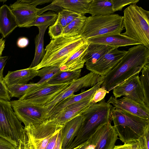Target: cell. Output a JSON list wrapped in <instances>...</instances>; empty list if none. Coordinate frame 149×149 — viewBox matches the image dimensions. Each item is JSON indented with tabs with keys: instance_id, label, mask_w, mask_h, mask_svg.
I'll list each match as a JSON object with an SVG mask.
<instances>
[{
	"instance_id": "1",
	"label": "cell",
	"mask_w": 149,
	"mask_h": 149,
	"mask_svg": "<svg viewBox=\"0 0 149 149\" xmlns=\"http://www.w3.org/2000/svg\"><path fill=\"white\" fill-rule=\"evenodd\" d=\"M120 61L105 76L101 86L109 92L132 77L138 75L149 64V49L138 45L129 49Z\"/></svg>"
},
{
	"instance_id": "2",
	"label": "cell",
	"mask_w": 149,
	"mask_h": 149,
	"mask_svg": "<svg viewBox=\"0 0 149 149\" xmlns=\"http://www.w3.org/2000/svg\"><path fill=\"white\" fill-rule=\"evenodd\" d=\"M113 106L103 99L96 103H91L81 114L84 117L75 138L66 149H72L88 140L98 128L112 121L111 114Z\"/></svg>"
},
{
	"instance_id": "3",
	"label": "cell",
	"mask_w": 149,
	"mask_h": 149,
	"mask_svg": "<svg viewBox=\"0 0 149 149\" xmlns=\"http://www.w3.org/2000/svg\"><path fill=\"white\" fill-rule=\"evenodd\" d=\"M88 41L80 35L70 37H61L52 40L46 47L43 59L33 68L38 70L47 66L59 67Z\"/></svg>"
},
{
	"instance_id": "4",
	"label": "cell",
	"mask_w": 149,
	"mask_h": 149,
	"mask_svg": "<svg viewBox=\"0 0 149 149\" xmlns=\"http://www.w3.org/2000/svg\"><path fill=\"white\" fill-rule=\"evenodd\" d=\"M123 34L138 41L149 49V12L136 4H132L124 10Z\"/></svg>"
},
{
	"instance_id": "5",
	"label": "cell",
	"mask_w": 149,
	"mask_h": 149,
	"mask_svg": "<svg viewBox=\"0 0 149 149\" xmlns=\"http://www.w3.org/2000/svg\"><path fill=\"white\" fill-rule=\"evenodd\" d=\"M111 120L119 139L124 143L137 140L149 127V120L142 118L114 107Z\"/></svg>"
},
{
	"instance_id": "6",
	"label": "cell",
	"mask_w": 149,
	"mask_h": 149,
	"mask_svg": "<svg viewBox=\"0 0 149 149\" xmlns=\"http://www.w3.org/2000/svg\"><path fill=\"white\" fill-rule=\"evenodd\" d=\"M123 16L118 14L87 17L80 34L86 39L110 34L120 33Z\"/></svg>"
},
{
	"instance_id": "7",
	"label": "cell",
	"mask_w": 149,
	"mask_h": 149,
	"mask_svg": "<svg viewBox=\"0 0 149 149\" xmlns=\"http://www.w3.org/2000/svg\"><path fill=\"white\" fill-rule=\"evenodd\" d=\"M24 131L9 101L0 99V137L6 139L17 148Z\"/></svg>"
},
{
	"instance_id": "8",
	"label": "cell",
	"mask_w": 149,
	"mask_h": 149,
	"mask_svg": "<svg viewBox=\"0 0 149 149\" xmlns=\"http://www.w3.org/2000/svg\"><path fill=\"white\" fill-rule=\"evenodd\" d=\"M73 81L59 84L46 83L38 85L28 90L24 95L19 98L18 100L44 107L47 103L67 88Z\"/></svg>"
},
{
	"instance_id": "9",
	"label": "cell",
	"mask_w": 149,
	"mask_h": 149,
	"mask_svg": "<svg viewBox=\"0 0 149 149\" xmlns=\"http://www.w3.org/2000/svg\"><path fill=\"white\" fill-rule=\"evenodd\" d=\"M17 118L26 126L29 124H39L49 119L47 109L33 104L18 100L10 102Z\"/></svg>"
},
{
	"instance_id": "10",
	"label": "cell",
	"mask_w": 149,
	"mask_h": 149,
	"mask_svg": "<svg viewBox=\"0 0 149 149\" xmlns=\"http://www.w3.org/2000/svg\"><path fill=\"white\" fill-rule=\"evenodd\" d=\"M65 125L48 119L36 125L29 124L24 128L29 135L36 149H45L52 138L59 132Z\"/></svg>"
},
{
	"instance_id": "11",
	"label": "cell",
	"mask_w": 149,
	"mask_h": 149,
	"mask_svg": "<svg viewBox=\"0 0 149 149\" xmlns=\"http://www.w3.org/2000/svg\"><path fill=\"white\" fill-rule=\"evenodd\" d=\"M104 77L91 71L86 75L73 81L67 88L47 103L44 107L47 109L50 116V112L60 102L82 88L93 87L104 79Z\"/></svg>"
},
{
	"instance_id": "12",
	"label": "cell",
	"mask_w": 149,
	"mask_h": 149,
	"mask_svg": "<svg viewBox=\"0 0 149 149\" xmlns=\"http://www.w3.org/2000/svg\"><path fill=\"white\" fill-rule=\"evenodd\" d=\"M118 135L111 123L100 126L88 140L93 149H113Z\"/></svg>"
},
{
	"instance_id": "13",
	"label": "cell",
	"mask_w": 149,
	"mask_h": 149,
	"mask_svg": "<svg viewBox=\"0 0 149 149\" xmlns=\"http://www.w3.org/2000/svg\"><path fill=\"white\" fill-rule=\"evenodd\" d=\"M113 90V96L116 98L124 96L140 104L146 106L138 75L130 78Z\"/></svg>"
},
{
	"instance_id": "14",
	"label": "cell",
	"mask_w": 149,
	"mask_h": 149,
	"mask_svg": "<svg viewBox=\"0 0 149 149\" xmlns=\"http://www.w3.org/2000/svg\"><path fill=\"white\" fill-rule=\"evenodd\" d=\"M128 51H120L114 47L101 57L95 63L86 66V69L101 76H105L113 69Z\"/></svg>"
},
{
	"instance_id": "15",
	"label": "cell",
	"mask_w": 149,
	"mask_h": 149,
	"mask_svg": "<svg viewBox=\"0 0 149 149\" xmlns=\"http://www.w3.org/2000/svg\"><path fill=\"white\" fill-rule=\"evenodd\" d=\"M15 16L19 27H25L40 14L41 9L28 3L26 0H17L9 6Z\"/></svg>"
},
{
	"instance_id": "16",
	"label": "cell",
	"mask_w": 149,
	"mask_h": 149,
	"mask_svg": "<svg viewBox=\"0 0 149 149\" xmlns=\"http://www.w3.org/2000/svg\"><path fill=\"white\" fill-rule=\"evenodd\" d=\"M107 102L116 108L142 118L149 120V108L126 97L119 99L112 96Z\"/></svg>"
},
{
	"instance_id": "17",
	"label": "cell",
	"mask_w": 149,
	"mask_h": 149,
	"mask_svg": "<svg viewBox=\"0 0 149 149\" xmlns=\"http://www.w3.org/2000/svg\"><path fill=\"white\" fill-rule=\"evenodd\" d=\"M92 97L71 104L49 119L59 124L65 125L70 120L81 115L91 104Z\"/></svg>"
},
{
	"instance_id": "18",
	"label": "cell",
	"mask_w": 149,
	"mask_h": 149,
	"mask_svg": "<svg viewBox=\"0 0 149 149\" xmlns=\"http://www.w3.org/2000/svg\"><path fill=\"white\" fill-rule=\"evenodd\" d=\"M87 40L90 42L105 45L117 48L121 47L141 45L138 41L121 33L100 36Z\"/></svg>"
},
{
	"instance_id": "19",
	"label": "cell",
	"mask_w": 149,
	"mask_h": 149,
	"mask_svg": "<svg viewBox=\"0 0 149 149\" xmlns=\"http://www.w3.org/2000/svg\"><path fill=\"white\" fill-rule=\"evenodd\" d=\"M103 81L104 79L89 89L78 94H73L60 102L50 112V117L71 104L92 97L95 91L101 87Z\"/></svg>"
},
{
	"instance_id": "20",
	"label": "cell",
	"mask_w": 149,
	"mask_h": 149,
	"mask_svg": "<svg viewBox=\"0 0 149 149\" xmlns=\"http://www.w3.org/2000/svg\"><path fill=\"white\" fill-rule=\"evenodd\" d=\"M84 119V116L81 115L65 123L62 129L61 149H66L70 146L76 136Z\"/></svg>"
},
{
	"instance_id": "21",
	"label": "cell",
	"mask_w": 149,
	"mask_h": 149,
	"mask_svg": "<svg viewBox=\"0 0 149 149\" xmlns=\"http://www.w3.org/2000/svg\"><path fill=\"white\" fill-rule=\"evenodd\" d=\"M38 70L29 68L10 71H9L4 77L3 81L7 87L14 84H25L37 76Z\"/></svg>"
},
{
	"instance_id": "22",
	"label": "cell",
	"mask_w": 149,
	"mask_h": 149,
	"mask_svg": "<svg viewBox=\"0 0 149 149\" xmlns=\"http://www.w3.org/2000/svg\"><path fill=\"white\" fill-rule=\"evenodd\" d=\"M18 27L16 19L9 6L3 5L0 8V33L3 38L8 36Z\"/></svg>"
},
{
	"instance_id": "23",
	"label": "cell",
	"mask_w": 149,
	"mask_h": 149,
	"mask_svg": "<svg viewBox=\"0 0 149 149\" xmlns=\"http://www.w3.org/2000/svg\"><path fill=\"white\" fill-rule=\"evenodd\" d=\"M89 42L72 55L59 67L61 71H72L81 69L85 63L84 57L86 54Z\"/></svg>"
},
{
	"instance_id": "24",
	"label": "cell",
	"mask_w": 149,
	"mask_h": 149,
	"mask_svg": "<svg viewBox=\"0 0 149 149\" xmlns=\"http://www.w3.org/2000/svg\"><path fill=\"white\" fill-rule=\"evenodd\" d=\"M92 0H54L51 4L76 13H88Z\"/></svg>"
},
{
	"instance_id": "25",
	"label": "cell",
	"mask_w": 149,
	"mask_h": 149,
	"mask_svg": "<svg viewBox=\"0 0 149 149\" xmlns=\"http://www.w3.org/2000/svg\"><path fill=\"white\" fill-rule=\"evenodd\" d=\"M113 48L105 45L89 42L86 54L84 57L86 66L95 63L101 57Z\"/></svg>"
},
{
	"instance_id": "26",
	"label": "cell",
	"mask_w": 149,
	"mask_h": 149,
	"mask_svg": "<svg viewBox=\"0 0 149 149\" xmlns=\"http://www.w3.org/2000/svg\"><path fill=\"white\" fill-rule=\"evenodd\" d=\"M114 13L111 0H92L89 13L91 16L107 15Z\"/></svg>"
},
{
	"instance_id": "27",
	"label": "cell",
	"mask_w": 149,
	"mask_h": 149,
	"mask_svg": "<svg viewBox=\"0 0 149 149\" xmlns=\"http://www.w3.org/2000/svg\"><path fill=\"white\" fill-rule=\"evenodd\" d=\"M48 26L38 27L39 33L35 38V50L34 57L29 68H33L37 66L43 59L45 53L44 48V37Z\"/></svg>"
},
{
	"instance_id": "28",
	"label": "cell",
	"mask_w": 149,
	"mask_h": 149,
	"mask_svg": "<svg viewBox=\"0 0 149 149\" xmlns=\"http://www.w3.org/2000/svg\"><path fill=\"white\" fill-rule=\"evenodd\" d=\"M86 18L85 15L80 14L63 29L60 37H70L80 35Z\"/></svg>"
},
{
	"instance_id": "29",
	"label": "cell",
	"mask_w": 149,
	"mask_h": 149,
	"mask_svg": "<svg viewBox=\"0 0 149 149\" xmlns=\"http://www.w3.org/2000/svg\"><path fill=\"white\" fill-rule=\"evenodd\" d=\"M81 69L72 71H61L51 78L47 83L59 84L72 82L80 78Z\"/></svg>"
},
{
	"instance_id": "30",
	"label": "cell",
	"mask_w": 149,
	"mask_h": 149,
	"mask_svg": "<svg viewBox=\"0 0 149 149\" xmlns=\"http://www.w3.org/2000/svg\"><path fill=\"white\" fill-rule=\"evenodd\" d=\"M58 14L54 12L49 11L38 15L34 21L25 27L36 26L38 27L42 26H51L55 22Z\"/></svg>"
},
{
	"instance_id": "31",
	"label": "cell",
	"mask_w": 149,
	"mask_h": 149,
	"mask_svg": "<svg viewBox=\"0 0 149 149\" xmlns=\"http://www.w3.org/2000/svg\"><path fill=\"white\" fill-rule=\"evenodd\" d=\"M141 72L139 79L143 92L145 104L149 108V64L143 67Z\"/></svg>"
},
{
	"instance_id": "32",
	"label": "cell",
	"mask_w": 149,
	"mask_h": 149,
	"mask_svg": "<svg viewBox=\"0 0 149 149\" xmlns=\"http://www.w3.org/2000/svg\"><path fill=\"white\" fill-rule=\"evenodd\" d=\"M61 71L60 67L57 66H47L41 68L38 70L37 76L40 77V79L37 84L42 85L47 83L51 78Z\"/></svg>"
},
{
	"instance_id": "33",
	"label": "cell",
	"mask_w": 149,
	"mask_h": 149,
	"mask_svg": "<svg viewBox=\"0 0 149 149\" xmlns=\"http://www.w3.org/2000/svg\"><path fill=\"white\" fill-rule=\"evenodd\" d=\"M37 85L36 83L22 84H14L7 87V88L10 97L19 98L24 95L30 89Z\"/></svg>"
},
{
	"instance_id": "34",
	"label": "cell",
	"mask_w": 149,
	"mask_h": 149,
	"mask_svg": "<svg viewBox=\"0 0 149 149\" xmlns=\"http://www.w3.org/2000/svg\"><path fill=\"white\" fill-rule=\"evenodd\" d=\"M114 12L121 11L125 6L132 4H136L139 0H111Z\"/></svg>"
},
{
	"instance_id": "35",
	"label": "cell",
	"mask_w": 149,
	"mask_h": 149,
	"mask_svg": "<svg viewBox=\"0 0 149 149\" xmlns=\"http://www.w3.org/2000/svg\"><path fill=\"white\" fill-rule=\"evenodd\" d=\"M64 28L56 22L49 28L48 34L52 40L61 36Z\"/></svg>"
},
{
	"instance_id": "36",
	"label": "cell",
	"mask_w": 149,
	"mask_h": 149,
	"mask_svg": "<svg viewBox=\"0 0 149 149\" xmlns=\"http://www.w3.org/2000/svg\"><path fill=\"white\" fill-rule=\"evenodd\" d=\"M103 86H101L95 92L92 98L91 103H96L104 99L106 94L109 93Z\"/></svg>"
},
{
	"instance_id": "37",
	"label": "cell",
	"mask_w": 149,
	"mask_h": 149,
	"mask_svg": "<svg viewBox=\"0 0 149 149\" xmlns=\"http://www.w3.org/2000/svg\"><path fill=\"white\" fill-rule=\"evenodd\" d=\"M149 127L147 129L144 134L138 139L141 149H149Z\"/></svg>"
},
{
	"instance_id": "38",
	"label": "cell",
	"mask_w": 149,
	"mask_h": 149,
	"mask_svg": "<svg viewBox=\"0 0 149 149\" xmlns=\"http://www.w3.org/2000/svg\"><path fill=\"white\" fill-rule=\"evenodd\" d=\"M60 12L65 18L67 25L81 14L64 9Z\"/></svg>"
},
{
	"instance_id": "39",
	"label": "cell",
	"mask_w": 149,
	"mask_h": 149,
	"mask_svg": "<svg viewBox=\"0 0 149 149\" xmlns=\"http://www.w3.org/2000/svg\"><path fill=\"white\" fill-rule=\"evenodd\" d=\"M0 99L10 101V96L7 87L3 81L0 80Z\"/></svg>"
},
{
	"instance_id": "40",
	"label": "cell",
	"mask_w": 149,
	"mask_h": 149,
	"mask_svg": "<svg viewBox=\"0 0 149 149\" xmlns=\"http://www.w3.org/2000/svg\"><path fill=\"white\" fill-rule=\"evenodd\" d=\"M0 149H17V148L8 141L0 137Z\"/></svg>"
},
{
	"instance_id": "41",
	"label": "cell",
	"mask_w": 149,
	"mask_h": 149,
	"mask_svg": "<svg viewBox=\"0 0 149 149\" xmlns=\"http://www.w3.org/2000/svg\"><path fill=\"white\" fill-rule=\"evenodd\" d=\"M8 57L7 56L0 57V80L3 81V70Z\"/></svg>"
},
{
	"instance_id": "42",
	"label": "cell",
	"mask_w": 149,
	"mask_h": 149,
	"mask_svg": "<svg viewBox=\"0 0 149 149\" xmlns=\"http://www.w3.org/2000/svg\"><path fill=\"white\" fill-rule=\"evenodd\" d=\"M56 22L64 28L67 25L65 18L59 11L58 14V16Z\"/></svg>"
},
{
	"instance_id": "43",
	"label": "cell",
	"mask_w": 149,
	"mask_h": 149,
	"mask_svg": "<svg viewBox=\"0 0 149 149\" xmlns=\"http://www.w3.org/2000/svg\"><path fill=\"white\" fill-rule=\"evenodd\" d=\"M59 132L56 134L52 138L45 149H53L56 143Z\"/></svg>"
},
{
	"instance_id": "44",
	"label": "cell",
	"mask_w": 149,
	"mask_h": 149,
	"mask_svg": "<svg viewBox=\"0 0 149 149\" xmlns=\"http://www.w3.org/2000/svg\"><path fill=\"white\" fill-rule=\"evenodd\" d=\"M26 1L31 4L36 6L39 5H42L45 3L52 2L54 0H26Z\"/></svg>"
},
{
	"instance_id": "45",
	"label": "cell",
	"mask_w": 149,
	"mask_h": 149,
	"mask_svg": "<svg viewBox=\"0 0 149 149\" xmlns=\"http://www.w3.org/2000/svg\"><path fill=\"white\" fill-rule=\"evenodd\" d=\"M28 39L25 37H22L18 39L17 42V46L21 48L26 47L28 44Z\"/></svg>"
},
{
	"instance_id": "46",
	"label": "cell",
	"mask_w": 149,
	"mask_h": 149,
	"mask_svg": "<svg viewBox=\"0 0 149 149\" xmlns=\"http://www.w3.org/2000/svg\"><path fill=\"white\" fill-rule=\"evenodd\" d=\"M62 129L59 132L56 145L53 149H61L62 143Z\"/></svg>"
},
{
	"instance_id": "47",
	"label": "cell",
	"mask_w": 149,
	"mask_h": 149,
	"mask_svg": "<svg viewBox=\"0 0 149 149\" xmlns=\"http://www.w3.org/2000/svg\"><path fill=\"white\" fill-rule=\"evenodd\" d=\"M113 149H131V144L129 142L123 145L115 146Z\"/></svg>"
},
{
	"instance_id": "48",
	"label": "cell",
	"mask_w": 149,
	"mask_h": 149,
	"mask_svg": "<svg viewBox=\"0 0 149 149\" xmlns=\"http://www.w3.org/2000/svg\"><path fill=\"white\" fill-rule=\"evenodd\" d=\"M131 149H141L138 139L130 142Z\"/></svg>"
},
{
	"instance_id": "49",
	"label": "cell",
	"mask_w": 149,
	"mask_h": 149,
	"mask_svg": "<svg viewBox=\"0 0 149 149\" xmlns=\"http://www.w3.org/2000/svg\"><path fill=\"white\" fill-rule=\"evenodd\" d=\"M5 40L3 38H0V57L2 56L3 52L5 46Z\"/></svg>"
},
{
	"instance_id": "50",
	"label": "cell",
	"mask_w": 149,
	"mask_h": 149,
	"mask_svg": "<svg viewBox=\"0 0 149 149\" xmlns=\"http://www.w3.org/2000/svg\"><path fill=\"white\" fill-rule=\"evenodd\" d=\"M88 144V140L82 144L72 149H86Z\"/></svg>"
}]
</instances>
